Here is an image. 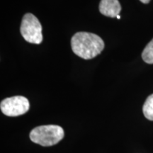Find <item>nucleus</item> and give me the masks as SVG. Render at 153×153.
I'll list each match as a JSON object with an SVG mask.
<instances>
[{"label":"nucleus","instance_id":"nucleus-1","mask_svg":"<svg viewBox=\"0 0 153 153\" xmlns=\"http://www.w3.org/2000/svg\"><path fill=\"white\" fill-rule=\"evenodd\" d=\"M104 46V42L101 37L89 32H78L71 39L72 51L85 60H90L97 56Z\"/></svg>","mask_w":153,"mask_h":153},{"label":"nucleus","instance_id":"nucleus-2","mask_svg":"<svg viewBox=\"0 0 153 153\" xmlns=\"http://www.w3.org/2000/svg\"><path fill=\"white\" fill-rule=\"evenodd\" d=\"M64 136V130L56 125L38 126L30 133V139L32 142L45 147L56 145Z\"/></svg>","mask_w":153,"mask_h":153},{"label":"nucleus","instance_id":"nucleus-3","mask_svg":"<svg viewBox=\"0 0 153 153\" xmlns=\"http://www.w3.org/2000/svg\"><path fill=\"white\" fill-rule=\"evenodd\" d=\"M20 30L23 38L28 43L40 44L43 41L42 26L33 14L28 13L24 15Z\"/></svg>","mask_w":153,"mask_h":153},{"label":"nucleus","instance_id":"nucleus-4","mask_svg":"<svg viewBox=\"0 0 153 153\" xmlns=\"http://www.w3.org/2000/svg\"><path fill=\"white\" fill-rule=\"evenodd\" d=\"M29 101L22 96H15L1 101L0 108L4 114L15 117L26 114L29 110Z\"/></svg>","mask_w":153,"mask_h":153},{"label":"nucleus","instance_id":"nucleus-5","mask_svg":"<svg viewBox=\"0 0 153 153\" xmlns=\"http://www.w3.org/2000/svg\"><path fill=\"white\" fill-rule=\"evenodd\" d=\"M121 11L118 0H101L99 4V11L106 16L117 17Z\"/></svg>","mask_w":153,"mask_h":153},{"label":"nucleus","instance_id":"nucleus-6","mask_svg":"<svg viewBox=\"0 0 153 153\" xmlns=\"http://www.w3.org/2000/svg\"><path fill=\"white\" fill-rule=\"evenodd\" d=\"M143 111L145 118L150 120H153V94L147 98L143 105Z\"/></svg>","mask_w":153,"mask_h":153},{"label":"nucleus","instance_id":"nucleus-7","mask_svg":"<svg viewBox=\"0 0 153 153\" xmlns=\"http://www.w3.org/2000/svg\"><path fill=\"white\" fill-rule=\"evenodd\" d=\"M142 58L146 63L153 64V39L143 50Z\"/></svg>","mask_w":153,"mask_h":153},{"label":"nucleus","instance_id":"nucleus-8","mask_svg":"<svg viewBox=\"0 0 153 153\" xmlns=\"http://www.w3.org/2000/svg\"><path fill=\"white\" fill-rule=\"evenodd\" d=\"M140 1L143 4H148L150 1V0H140Z\"/></svg>","mask_w":153,"mask_h":153},{"label":"nucleus","instance_id":"nucleus-9","mask_svg":"<svg viewBox=\"0 0 153 153\" xmlns=\"http://www.w3.org/2000/svg\"><path fill=\"white\" fill-rule=\"evenodd\" d=\"M116 18H117L118 19H120V15H118V16H117V17H116Z\"/></svg>","mask_w":153,"mask_h":153}]
</instances>
